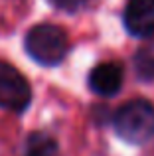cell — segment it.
I'll return each instance as SVG.
<instances>
[{"label":"cell","mask_w":154,"mask_h":156,"mask_svg":"<svg viewBox=\"0 0 154 156\" xmlns=\"http://www.w3.org/2000/svg\"><path fill=\"white\" fill-rule=\"evenodd\" d=\"M24 156H59L58 140L44 130L30 133L24 144Z\"/></svg>","instance_id":"obj_6"},{"label":"cell","mask_w":154,"mask_h":156,"mask_svg":"<svg viewBox=\"0 0 154 156\" xmlns=\"http://www.w3.org/2000/svg\"><path fill=\"white\" fill-rule=\"evenodd\" d=\"M47 2L61 12H77L83 6H87L89 0H47Z\"/></svg>","instance_id":"obj_8"},{"label":"cell","mask_w":154,"mask_h":156,"mask_svg":"<svg viewBox=\"0 0 154 156\" xmlns=\"http://www.w3.org/2000/svg\"><path fill=\"white\" fill-rule=\"evenodd\" d=\"M113 129L128 144H144L154 138V105L146 99H132L113 115Z\"/></svg>","instance_id":"obj_1"},{"label":"cell","mask_w":154,"mask_h":156,"mask_svg":"<svg viewBox=\"0 0 154 156\" xmlns=\"http://www.w3.org/2000/svg\"><path fill=\"white\" fill-rule=\"evenodd\" d=\"M123 67L117 61H103L89 73V89L99 97H113L123 87Z\"/></svg>","instance_id":"obj_5"},{"label":"cell","mask_w":154,"mask_h":156,"mask_svg":"<svg viewBox=\"0 0 154 156\" xmlns=\"http://www.w3.org/2000/svg\"><path fill=\"white\" fill-rule=\"evenodd\" d=\"M28 55L44 67H55L67 55V34L55 24H38L24 38Z\"/></svg>","instance_id":"obj_2"},{"label":"cell","mask_w":154,"mask_h":156,"mask_svg":"<svg viewBox=\"0 0 154 156\" xmlns=\"http://www.w3.org/2000/svg\"><path fill=\"white\" fill-rule=\"evenodd\" d=\"M132 63H135V73L140 81L146 83L154 81V42L138 48V51L132 57Z\"/></svg>","instance_id":"obj_7"},{"label":"cell","mask_w":154,"mask_h":156,"mask_svg":"<svg viewBox=\"0 0 154 156\" xmlns=\"http://www.w3.org/2000/svg\"><path fill=\"white\" fill-rule=\"evenodd\" d=\"M124 28L135 38L154 36V0H128L123 12Z\"/></svg>","instance_id":"obj_4"},{"label":"cell","mask_w":154,"mask_h":156,"mask_svg":"<svg viewBox=\"0 0 154 156\" xmlns=\"http://www.w3.org/2000/svg\"><path fill=\"white\" fill-rule=\"evenodd\" d=\"M32 103V89L26 77L0 59V107L12 113H22Z\"/></svg>","instance_id":"obj_3"}]
</instances>
